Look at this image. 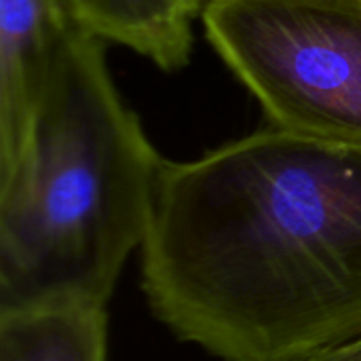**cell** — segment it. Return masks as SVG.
<instances>
[{"label": "cell", "instance_id": "cell-6", "mask_svg": "<svg viewBox=\"0 0 361 361\" xmlns=\"http://www.w3.org/2000/svg\"><path fill=\"white\" fill-rule=\"evenodd\" d=\"M0 361H108L106 307L0 313Z\"/></svg>", "mask_w": 361, "mask_h": 361}, {"label": "cell", "instance_id": "cell-1", "mask_svg": "<svg viewBox=\"0 0 361 361\" xmlns=\"http://www.w3.org/2000/svg\"><path fill=\"white\" fill-rule=\"evenodd\" d=\"M142 290L222 361H302L361 338V144L271 127L165 161Z\"/></svg>", "mask_w": 361, "mask_h": 361}, {"label": "cell", "instance_id": "cell-3", "mask_svg": "<svg viewBox=\"0 0 361 361\" xmlns=\"http://www.w3.org/2000/svg\"><path fill=\"white\" fill-rule=\"evenodd\" d=\"M201 19L275 127L361 144V0H207Z\"/></svg>", "mask_w": 361, "mask_h": 361}, {"label": "cell", "instance_id": "cell-7", "mask_svg": "<svg viewBox=\"0 0 361 361\" xmlns=\"http://www.w3.org/2000/svg\"><path fill=\"white\" fill-rule=\"evenodd\" d=\"M302 361H361V338H355L343 347L324 351L319 355H313V357Z\"/></svg>", "mask_w": 361, "mask_h": 361}, {"label": "cell", "instance_id": "cell-5", "mask_svg": "<svg viewBox=\"0 0 361 361\" xmlns=\"http://www.w3.org/2000/svg\"><path fill=\"white\" fill-rule=\"evenodd\" d=\"M76 21L99 40L123 44L161 70L188 63L192 21L207 0H68Z\"/></svg>", "mask_w": 361, "mask_h": 361}, {"label": "cell", "instance_id": "cell-4", "mask_svg": "<svg viewBox=\"0 0 361 361\" xmlns=\"http://www.w3.org/2000/svg\"><path fill=\"white\" fill-rule=\"evenodd\" d=\"M76 25L68 0H0V171L19 159L59 49Z\"/></svg>", "mask_w": 361, "mask_h": 361}, {"label": "cell", "instance_id": "cell-2", "mask_svg": "<svg viewBox=\"0 0 361 361\" xmlns=\"http://www.w3.org/2000/svg\"><path fill=\"white\" fill-rule=\"evenodd\" d=\"M163 165L99 38L76 25L19 159L0 171V313L106 307L148 237Z\"/></svg>", "mask_w": 361, "mask_h": 361}]
</instances>
